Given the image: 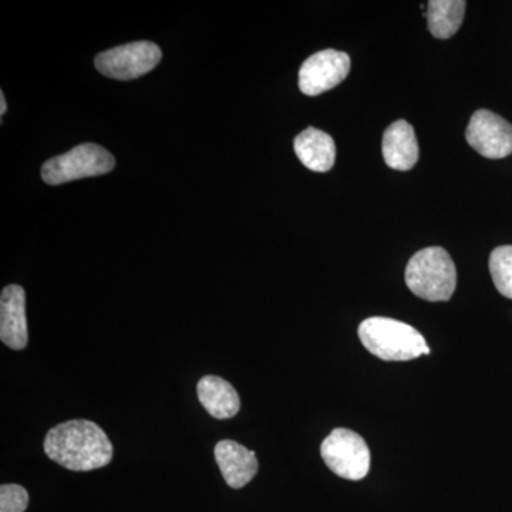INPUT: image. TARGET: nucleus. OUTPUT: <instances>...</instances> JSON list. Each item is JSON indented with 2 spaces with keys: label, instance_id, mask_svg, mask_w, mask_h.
Here are the masks:
<instances>
[{
  "label": "nucleus",
  "instance_id": "obj_3",
  "mask_svg": "<svg viewBox=\"0 0 512 512\" xmlns=\"http://www.w3.org/2000/svg\"><path fill=\"white\" fill-rule=\"evenodd\" d=\"M406 285L424 301H450L457 286V269L444 248H424L406 266Z\"/></svg>",
  "mask_w": 512,
  "mask_h": 512
},
{
  "label": "nucleus",
  "instance_id": "obj_14",
  "mask_svg": "<svg viewBox=\"0 0 512 512\" xmlns=\"http://www.w3.org/2000/svg\"><path fill=\"white\" fill-rule=\"evenodd\" d=\"M466 8L464 0H430L427 5V23L431 35L441 40L456 35L463 25Z\"/></svg>",
  "mask_w": 512,
  "mask_h": 512
},
{
  "label": "nucleus",
  "instance_id": "obj_5",
  "mask_svg": "<svg viewBox=\"0 0 512 512\" xmlns=\"http://www.w3.org/2000/svg\"><path fill=\"white\" fill-rule=\"evenodd\" d=\"M323 461L336 476L363 480L370 470V450L363 437L348 429H335L320 447Z\"/></svg>",
  "mask_w": 512,
  "mask_h": 512
},
{
  "label": "nucleus",
  "instance_id": "obj_4",
  "mask_svg": "<svg viewBox=\"0 0 512 512\" xmlns=\"http://www.w3.org/2000/svg\"><path fill=\"white\" fill-rule=\"evenodd\" d=\"M114 165L116 160L106 148L92 143L80 144L69 153L46 161L42 168V178L50 185L66 184L110 173Z\"/></svg>",
  "mask_w": 512,
  "mask_h": 512
},
{
  "label": "nucleus",
  "instance_id": "obj_7",
  "mask_svg": "<svg viewBox=\"0 0 512 512\" xmlns=\"http://www.w3.org/2000/svg\"><path fill=\"white\" fill-rule=\"evenodd\" d=\"M349 72V55L333 49L322 50L303 62L299 70V89L306 96H319L335 89Z\"/></svg>",
  "mask_w": 512,
  "mask_h": 512
},
{
  "label": "nucleus",
  "instance_id": "obj_1",
  "mask_svg": "<svg viewBox=\"0 0 512 512\" xmlns=\"http://www.w3.org/2000/svg\"><path fill=\"white\" fill-rule=\"evenodd\" d=\"M46 456L67 470L92 471L109 466L113 444L96 423L70 420L57 424L47 433Z\"/></svg>",
  "mask_w": 512,
  "mask_h": 512
},
{
  "label": "nucleus",
  "instance_id": "obj_6",
  "mask_svg": "<svg viewBox=\"0 0 512 512\" xmlns=\"http://www.w3.org/2000/svg\"><path fill=\"white\" fill-rule=\"evenodd\" d=\"M161 60L156 43L134 42L106 50L96 57V69L110 79L133 80L154 69Z\"/></svg>",
  "mask_w": 512,
  "mask_h": 512
},
{
  "label": "nucleus",
  "instance_id": "obj_15",
  "mask_svg": "<svg viewBox=\"0 0 512 512\" xmlns=\"http://www.w3.org/2000/svg\"><path fill=\"white\" fill-rule=\"evenodd\" d=\"M488 265L497 291L512 299V245L495 248Z\"/></svg>",
  "mask_w": 512,
  "mask_h": 512
},
{
  "label": "nucleus",
  "instance_id": "obj_11",
  "mask_svg": "<svg viewBox=\"0 0 512 512\" xmlns=\"http://www.w3.org/2000/svg\"><path fill=\"white\" fill-rule=\"evenodd\" d=\"M383 158L390 168L397 171L412 170L419 161V143L412 124L406 120L394 121L384 131Z\"/></svg>",
  "mask_w": 512,
  "mask_h": 512
},
{
  "label": "nucleus",
  "instance_id": "obj_16",
  "mask_svg": "<svg viewBox=\"0 0 512 512\" xmlns=\"http://www.w3.org/2000/svg\"><path fill=\"white\" fill-rule=\"evenodd\" d=\"M29 505V493L19 484H3L0 487V512H25Z\"/></svg>",
  "mask_w": 512,
  "mask_h": 512
},
{
  "label": "nucleus",
  "instance_id": "obj_17",
  "mask_svg": "<svg viewBox=\"0 0 512 512\" xmlns=\"http://www.w3.org/2000/svg\"><path fill=\"white\" fill-rule=\"evenodd\" d=\"M0 114H2V117L5 116L6 110H8V104H6V97L5 94L0 93Z\"/></svg>",
  "mask_w": 512,
  "mask_h": 512
},
{
  "label": "nucleus",
  "instance_id": "obj_10",
  "mask_svg": "<svg viewBox=\"0 0 512 512\" xmlns=\"http://www.w3.org/2000/svg\"><path fill=\"white\" fill-rule=\"evenodd\" d=\"M215 461L225 483L235 490L245 487L258 473V458L254 451L234 440H221L215 446Z\"/></svg>",
  "mask_w": 512,
  "mask_h": 512
},
{
  "label": "nucleus",
  "instance_id": "obj_12",
  "mask_svg": "<svg viewBox=\"0 0 512 512\" xmlns=\"http://www.w3.org/2000/svg\"><path fill=\"white\" fill-rule=\"evenodd\" d=\"M293 148L301 163L315 173H326L335 165V141L318 128L309 127L303 130L296 136Z\"/></svg>",
  "mask_w": 512,
  "mask_h": 512
},
{
  "label": "nucleus",
  "instance_id": "obj_8",
  "mask_svg": "<svg viewBox=\"0 0 512 512\" xmlns=\"http://www.w3.org/2000/svg\"><path fill=\"white\" fill-rule=\"evenodd\" d=\"M466 138L478 154L490 160L512 154V124L493 111H476L468 123Z\"/></svg>",
  "mask_w": 512,
  "mask_h": 512
},
{
  "label": "nucleus",
  "instance_id": "obj_13",
  "mask_svg": "<svg viewBox=\"0 0 512 512\" xmlns=\"http://www.w3.org/2000/svg\"><path fill=\"white\" fill-rule=\"evenodd\" d=\"M198 399L211 417L227 420L237 416L241 400L231 383L218 376H204L197 384Z\"/></svg>",
  "mask_w": 512,
  "mask_h": 512
},
{
  "label": "nucleus",
  "instance_id": "obj_2",
  "mask_svg": "<svg viewBox=\"0 0 512 512\" xmlns=\"http://www.w3.org/2000/svg\"><path fill=\"white\" fill-rule=\"evenodd\" d=\"M359 338L372 355L386 362H407L430 355V348L419 330L400 320L369 318L359 326Z\"/></svg>",
  "mask_w": 512,
  "mask_h": 512
},
{
  "label": "nucleus",
  "instance_id": "obj_9",
  "mask_svg": "<svg viewBox=\"0 0 512 512\" xmlns=\"http://www.w3.org/2000/svg\"><path fill=\"white\" fill-rule=\"evenodd\" d=\"M0 340L13 350L28 346L26 293L19 285L6 286L0 296Z\"/></svg>",
  "mask_w": 512,
  "mask_h": 512
}]
</instances>
